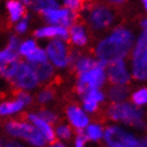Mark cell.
Masks as SVG:
<instances>
[{"label":"cell","instance_id":"1","mask_svg":"<svg viewBox=\"0 0 147 147\" xmlns=\"http://www.w3.org/2000/svg\"><path fill=\"white\" fill-rule=\"evenodd\" d=\"M134 44L132 31L125 27L115 28L109 37L99 42L96 47V55L99 59L110 62L125 58Z\"/></svg>","mask_w":147,"mask_h":147},{"label":"cell","instance_id":"2","mask_svg":"<svg viewBox=\"0 0 147 147\" xmlns=\"http://www.w3.org/2000/svg\"><path fill=\"white\" fill-rule=\"evenodd\" d=\"M107 115L111 119L129 125L138 129H145L146 123L144 120L145 113L139 105L131 103H113L107 110Z\"/></svg>","mask_w":147,"mask_h":147},{"label":"cell","instance_id":"3","mask_svg":"<svg viewBox=\"0 0 147 147\" xmlns=\"http://www.w3.org/2000/svg\"><path fill=\"white\" fill-rule=\"evenodd\" d=\"M4 130L10 136L21 139L33 147H44L47 143L41 132L32 123L27 121L11 120L5 123Z\"/></svg>","mask_w":147,"mask_h":147},{"label":"cell","instance_id":"4","mask_svg":"<svg viewBox=\"0 0 147 147\" xmlns=\"http://www.w3.org/2000/svg\"><path fill=\"white\" fill-rule=\"evenodd\" d=\"M107 62L105 60L99 59L97 65L85 73L78 75V81L76 84V91L78 94H84L90 89H98L104 84L106 78L105 68Z\"/></svg>","mask_w":147,"mask_h":147},{"label":"cell","instance_id":"5","mask_svg":"<svg viewBox=\"0 0 147 147\" xmlns=\"http://www.w3.org/2000/svg\"><path fill=\"white\" fill-rule=\"evenodd\" d=\"M11 82L20 90L28 91V90L37 88L40 81L32 65L28 62L20 61L18 68L11 80Z\"/></svg>","mask_w":147,"mask_h":147},{"label":"cell","instance_id":"6","mask_svg":"<svg viewBox=\"0 0 147 147\" xmlns=\"http://www.w3.org/2000/svg\"><path fill=\"white\" fill-rule=\"evenodd\" d=\"M147 47V32L144 31L135 43L132 54V75L135 80H147V65L145 62L144 53Z\"/></svg>","mask_w":147,"mask_h":147},{"label":"cell","instance_id":"7","mask_svg":"<svg viewBox=\"0 0 147 147\" xmlns=\"http://www.w3.org/2000/svg\"><path fill=\"white\" fill-rule=\"evenodd\" d=\"M115 16L112 10L104 5H96L89 10L87 22L94 31H102L114 23Z\"/></svg>","mask_w":147,"mask_h":147},{"label":"cell","instance_id":"8","mask_svg":"<svg viewBox=\"0 0 147 147\" xmlns=\"http://www.w3.org/2000/svg\"><path fill=\"white\" fill-rule=\"evenodd\" d=\"M47 58L57 68H65L70 65V53L68 46L61 39H54L46 46Z\"/></svg>","mask_w":147,"mask_h":147},{"label":"cell","instance_id":"9","mask_svg":"<svg viewBox=\"0 0 147 147\" xmlns=\"http://www.w3.org/2000/svg\"><path fill=\"white\" fill-rule=\"evenodd\" d=\"M103 136L107 147H130L136 140L132 133L116 126L106 128Z\"/></svg>","mask_w":147,"mask_h":147},{"label":"cell","instance_id":"10","mask_svg":"<svg viewBox=\"0 0 147 147\" xmlns=\"http://www.w3.org/2000/svg\"><path fill=\"white\" fill-rule=\"evenodd\" d=\"M20 65V55L16 51L4 49L0 51V76L12 80Z\"/></svg>","mask_w":147,"mask_h":147},{"label":"cell","instance_id":"11","mask_svg":"<svg viewBox=\"0 0 147 147\" xmlns=\"http://www.w3.org/2000/svg\"><path fill=\"white\" fill-rule=\"evenodd\" d=\"M42 16L45 18V21L51 25H58L63 27L72 26L74 21L76 20L75 12L71 11L70 9H52V10H45L41 12Z\"/></svg>","mask_w":147,"mask_h":147},{"label":"cell","instance_id":"12","mask_svg":"<svg viewBox=\"0 0 147 147\" xmlns=\"http://www.w3.org/2000/svg\"><path fill=\"white\" fill-rule=\"evenodd\" d=\"M107 78L112 84L116 85H126L130 82V74L126 67V62L121 59H116L107 62L106 65Z\"/></svg>","mask_w":147,"mask_h":147},{"label":"cell","instance_id":"13","mask_svg":"<svg viewBox=\"0 0 147 147\" xmlns=\"http://www.w3.org/2000/svg\"><path fill=\"white\" fill-rule=\"evenodd\" d=\"M28 120L41 132V134L43 135V138L45 139L46 142H49V143L55 142V139H56L55 131L52 128L51 123L44 120L40 115L31 113V114L28 115Z\"/></svg>","mask_w":147,"mask_h":147},{"label":"cell","instance_id":"14","mask_svg":"<svg viewBox=\"0 0 147 147\" xmlns=\"http://www.w3.org/2000/svg\"><path fill=\"white\" fill-rule=\"evenodd\" d=\"M34 37L42 39V38H59L61 40H68L69 39V30L67 27L58 26V25H52L42 27L37 30H34Z\"/></svg>","mask_w":147,"mask_h":147},{"label":"cell","instance_id":"15","mask_svg":"<svg viewBox=\"0 0 147 147\" xmlns=\"http://www.w3.org/2000/svg\"><path fill=\"white\" fill-rule=\"evenodd\" d=\"M67 116L72 126L76 129H84L89 123L87 115L78 106H69L67 110Z\"/></svg>","mask_w":147,"mask_h":147},{"label":"cell","instance_id":"16","mask_svg":"<svg viewBox=\"0 0 147 147\" xmlns=\"http://www.w3.org/2000/svg\"><path fill=\"white\" fill-rule=\"evenodd\" d=\"M69 38L72 41V43L78 46H84L87 44V41H88V37H87L85 28L81 24L72 25L69 32Z\"/></svg>","mask_w":147,"mask_h":147},{"label":"cell","instance_id":"17","mask_svg":"<svg viewBox=\"0 0 147 147\" xmlns=\"http://www.w3.org/2000/svg\"><path fill=\"white\" fill-rule=\"evenodd\" d=\"M7 9L10 14V22L15 23L18 22L22 17L26 15L25 5L18 0H9L7 2Z\"/></svg>","mask_w":147,"mask_h":147},{"label":"cell","instance_id":"18","mask_svg":"<svg viewBox=\"0 0 147 147\" xmlns=\"http://www.w3.org/2000/svg\"><path fill=\"white\" fill-rule=\"evenodd\" d=\"M31 65L36 71L40 82H47L54 75V67L52 63H49V60L40 63H33Z\"/></svg>","mask_w":147,"mask_h":147},{"label":"cell","instance_id":"19","mask_svg":"<svg viewBox=\"0 0 147 147\" xmlns=\"http://www.w3.org/2000/svg\"><path fill=\"white\" fill-rule=\"evenodd\" d=\"M26 5L33 9L34 11L41 13L45 10H52V9L59 8L57 0H23Z\"/></svg>","mask_w":147,"mask_h":147},{"label":"cell","instance_id":"20","mask_svg":"<svg viewBox=\"0 0 147 147\" xmlns=\"http://www.w3.org/2000/svg\"><path fill=\"white\" fill-rule=\"evenodd\" d=\"M25 104L20 99H15L13 101L0 103V116H9L21 112L25 107Z\"/></svg>","mask_w":147,"mask_h":147},{"label":"cell","instance_id":"21","mask_svg":"<svg viewBox=\"0 0 147 147\" xmlns=\"http://www.w3.org/2000/svg\"><path fill=\"white\" fill-rule=\"evenodd\" d=\"M97 62H98V60H94V58L78 55V58L74 60L72 65H73L75 71L80 75V74L85 73L87 71H89L90 69H92L94 65H97Z\"/></svg>","mask_w":147,"mask_h":147},{"label":"cell","instance_id":"22","mask_svg":"<svg viewBox=\"0 0 147 147\" xmlns=\"http://www.w3.org/2000/svg\"><path fill=\"white\" fill-rule=\"evenodd\" d=\"M129 94V89L127 88L126 85H116L112 86L109 89V98L113 103H119L123 102V100H126L127 97Z\"/></svg>","mask_w":147,"mask_h":147},{"label":"cell","instance_id":"23","mask_svg":"<svg viewBox=\"0 0 147 147\" xmlns=\"http://www.w3.org/2000/svg\"><path fill=\"white\" fill-rule=\"evenodd\" d=\"M26 59H27V62L30 63V65H33V63H40V62H44V61H47V60H49L47 55H46V52H45L44 49L38 47V46L33 49L29 55L26 56Z\"/></svg>","mask_w":147,"mask_h":147},{"label":"cell","instance_id":"24","mask_svg":"<svg viewBox=\"0 0 147 147\" xmlns=\"http://www.w3.org/2000/svg\"><path fill=\"white\" fill-rule=\"evenodd\" d=\"M85 135L87 140L99 141L103 136L102 127L98 126V125H89V126L87 127V129H86Z\"/></svg>","mask_w":147,"mask_h":147},{"label":"cell","instance_id":"25","mask_svg":"<svg viewBox=\"0 0 147 147\" xmlns=\"http://www.w3.org/2000/svg\"><path fill=\"white\" fill-rule=\"evenodd\" d=\"M132 101L135 105H144L147 103V88H141V89L136 90L134 94H132Z\"/></svg>","mask_w":147,"mask_h":147},{"label":"cell","instance_id":"26","mask_svg":"<svg viewBox=\"0 0 147 147\" xmlns=\"http://www.w3.org/2000/svg\"><path fill=\"white\" fill-rule=\"evenodd\" d=\"M37 47V44L33 40H27V41L23 42L22 44H20V47L17 49V53L20 56H24L26 57L27 55L32 52L33 49Z\"/></svg>","mask_w":147,"mask_h":147},{"label":"cell","instance_id":"27","mask_svg":"<svg viewBox=\"0 0 147 147\" xmlns=\"http://www.w3.org/2000/svg\"><path fill=\"white\" fill-rule=\"evenodd\" d=\"M55 134L61 140H69L71 138V135H72V130H71V128L69 126L61 125V126L57 127V129L55 131Z\"/></svg>","mask_w":147,"mask_h":147},{"label":"cell","instance_id":"28","mask_svg":"<svg viewBox=\"0 0 147 147\" xmlns=\"http://www.w3.org/2000/svg\"><path fill=\"white\" fill-rule=\"evenodd\" d=\"M54 98V91L52 89H43L38 94V101L42 104L49 102Z\"/></svg>","mask_w":147,"mask_h":147},{"label":"cell","instance_id":"29","mask_svg":"<svg viewBox=\"0 0 147 147\" xmlns=\"http://www.w3.org/2000/svg\"><path fill=\"white\" fill-rule=\"evenodd\" d=\"M83 104H84V110L89 113L94 112L98 109V102L88 97H83Z\"/></svg>","mask_w":147,"mask_h":147},{"label":"cell","instance_id":"30","mask_svg":"<svg viewBox=\"0 0 147 147\" xmlns=\"http://www.w3.org/2000/svg\"><path fill=\"white\" fill-rule=\"evenodd\" d=\"M38 114L40 115L44 120H46L47 123H51V125L54 123H56V121H57V119H58L57 115L49 110H43V111H41V112H39Z\"/></svg>","mask_w":147,"mask_h":147},{"label":"cell","instance_id":"31","mask_svg":"<svg viewBox=\"0 0 147 147\" xmlns=\"http://www.w3.org/2000/svg\"><path fill=\"white\" fill-rule=\"evenodd\" d=\"M29 24V15H25L22 17V20L16 25V32L18 33H24L28 28Z\"/></svg>","mask_w":147,"mask_h":147},{"label":"cell","instance_id":"32","mask_svg":"<svg viewBox=\"0 0 147 147\" xmlns=\"http://www.w3.org/2000/svg\"><path fill=\"white\" fill-rule=\"evenodd\" d=\"M63 2H65V5L67 8L75 12V11H78L81 9L83 4V0H63Z\"/></svg>","mask_w":147,"mask_h":147},{"label":"cell","instance_id":"33","mask_svg":"<svg viewBox=\"0 0 147 147\" xmlns=\"http://www.w3.org/2000/svg\"><path fill=\"white\" fill-rule=\"evenodd\" d=\"M78 135L75 140V147H85V143L87 141L85 132L83 131V129H78Z\"/></svg>","mask_w":147,"mask_h":147},{"label":"cell","instance_id":"34","mask_svg":"<svg viewBox=\"0 0 147 147\" xmlns=\"http://www.w3.org/2000/svg\"><path fill=\"white\" fill-rule=\"evenodd\" d=\"M20 44H21V40H20L16 36H11L10 39H9V44L7 47L17 52V49H18V47H20Z\"/></svg>","mask_w":147,"mask_h":147},{"label":"cell","instance_id":"35","mask_svg":"<svg viewBox=\"0 0 147 147\" xmlns=\"http://www.w3.org/2000/svg\"><path fill=\"white\" fill-rule=\"evenodd\" d=\"M16 98L20 99L21 101H23L26 105H27V104H30L31 101H32V97H31L27 91H25V90H21V91L17 94Z\"/></svg>","mask_w":147,"mask_h":147},{"label":"cell","instance_id":"36","mask_svg":"<svg viewBox=\"0 0 147 147\" xmlns=\"http://www.w3.org/2000/svg\"><path fill=\"white\" fill-rule=\"evenodd\" d=\"M130 147H147V138L135 140L134 143L132 144Z\"/></svg>","mask_w":147,"mask_h":147},{"label":"cell","instance_id":"37","mask_svg":"<svg viewBox=\"0 0 147 147\" xmlns=\"http://www.w3.org/2000/svg\"><path fill=\"white\" fill-rule=\"evenodd\" d=\"M4 147H27V146H25L24 144L20 143L17 141H7Z\"/></svg>","mask_w":147,"mask_h":147},{"label":"cell","instance_id":"38","mask_svg":"<svg viewBox=\"0 0 147 147\" xmlns=\"http://www.w3.org/2000/svg\"><path fill=\"white\" fill-rule=\"evenodd\" d=\"M49 147H65V146L62 143H60V142H53V144Z\"/></svg>","mask_w":147,"mask_h":147},{"label":"cell","instance_id":"39","mask_svg":"<svg viewBox=\"0 0 147 147\" xmlns=\"http://www.w3.org/2000/svg\"><path fill=\"white\" fill-rule=\"evenodd\" d=\"M141 25H142V27L144 28V31H145V32H147V18H145L144 21H142Z\"/></svg>","mask_w":147,"mask_h":147},{"label":"cell","instance_id":"40","mask_svg":"<svg viewBox=\"0 0 147 147\" xmlns=\"http://www.w3.org/2000/svg\"><path fill=\"white\" fill-rule=\"evenodd\" d=\"M111 2H113V3H116V4H118V3H121V2H123V1H126V0H110Z\"/></svg>","mask_w":147,"mask_h":147},{"label":"cell","instance_id":"41","mask_svg":"<svg viewBox=\"0 0 147 147\" xmlns=\"http://www.w3.org/2000/svg\"><path fill=\"white\" fill-rule=\"evenodd\" d=\"M5 140L3 139H0V147H4V145H5Z\"/></svg>","mask_w":147,"mask_h":147},{"label":"cell","instance_id":"42","mask_svg":"<svg viewBox=\"0 0 147 147\" xmlns=\"http://www.w3.org/2000/svg\"><path fill=\"white\" fill-rule=\"evenodd\" d=\"M142 2H143V4H144V8H145V10L147 11V0H142Z\"/></svg>","mask_w":147,"mask_h":147},{"label":"cell","instance_id":"43","mask_svg":"<svg viewBox=\"0 0 147 147\" xmlns=\"http://www.w3.org/2000/svg\"><path fill=\"white\" fill-rule=\"evenodd\" d=\"M144 58H145V62H146V65H147V47H146V49H145V53H144Z\"/></svg>","mask_w":147,"mask_h":147}]
</instances>
